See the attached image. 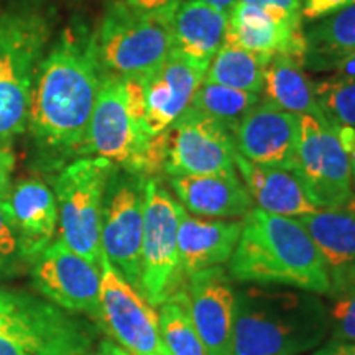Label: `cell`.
<instances>
[{
  "label": "cell",
  "mask_w": 355,
  "mask_h": 355,
  "mask_svg": "<svg viewBox=\"0 0 355 355\" xmlns=\"http://www.w3.org/2000/svg\"><path fill=\"white\" fill-rule=\"evenodd\" d=\"M242 225L243 222L235 219H198L186 211L178 229V250L186 278L211 266L227 263L241 239Z\"/></svg>",
  "instance_id": "21"
},
{
  "label": "cell",
  "mask_w": 355,
  "mask_h": 355,
  "mask_svg": "<svg viewBox=\"0 0 355 355\" xmlns=\"http://www.w3.org/2000/svg\"><path fill=\"white\" fill-rule=\"evenodd\" d=\"M13 227L24 260H37L53 242L58 225L55 193L40 180H21L8 196Z\"/></svg>",
  "instance_id": "20"
},
{
  "label": "cell",
  "mask_w": 355,
  "mask_h": 355,
  "mask_svg": "<svg viewBox=\"0 0 355 355\" xmlns=\"http://www.w3.org/2000/svg\"><path fill=\"white\" fill-rule=\"evenodd\" d=\"M352 6V0H303L301 3V19L316 21Z\"/></svg>",
  "instance_id": "33"
},
{
  "label": "cell",
  "mask_w": 355,
  "mask_h": 355,
  "mask_svg": "<svg viewBox=\"0 0 355 355\" xmlns=\"http://www.w3.org/2000/svg\"><path fill=\"white\" fill-rule=\"evenodd\" d=\"M242 222L241 239L229 260L230 278L329 296V273L298 219L254 207Z\"/></svg>",
  "instance_id": "2"
},
{
  "label": "cell",
  "mask_w": 355,
  "mask_h": 355,
  "mask_svg": "<svg viewBox=\"0 0 355 355\" xmlns=\"http://www.w3.org/2000/svg\"><path fill=\"white\" fill-rule=\"evenodd\" d=\"M146 178L115 166L104 193L102 255L139 291Z\"/></svg>",
  "instance_id": "9"
},
{
  "label": "cell",
  "mask_w": 355,
  "mask_h": 355,
  "mask_svg": "<svg viewBox=\"0 0 355 355\" xmlns=\"http://www.w3.org/2000/svg\"><path fill=\"white\" fill-rule=\"evenodd\" d=\"M114 168V163L101 157L78 158L58 173L53 184L60 241L97 266L102 257L104 193Z\"/></svg>",
  "instance_id": "8"
},
{
  "label": "cell",
  "mask_w": 355,
  "mask_h": 355,
  "mask_svg": "<svg viewBox=\"0 0 355 355\" xmlns=\"http://www.w3.org/2000/svg\"><path fill=\"white\" fill-rule=\"evenodd\" d=\"M199 2H204V3H207V6L219 8V10L229 12L230 8H232L235 3L239 2V0H199Z\"/></svg>",
  "instance_id": "40"
},
{
  "label": "cell",
  "mask_w": 355,
  "mask_h": 355,
  "mask_svg": "<svg viewBox=\"0 0 355 355\" xmlns=\"http://www.w3.org/2000/svg\"><path fill=\"white\" fill-rule=\"evenodd\" d=\"M101 319L115 343L132 355H163L168 350L153 306L101 257Z\"/></svg>",
  "instance_id": "11"
},
{
  "label": "cell",
  "mask_w": 355,
  "mask_h": 355,
  "mask_svg": "<svg viewBox=\"0 0 355 355\" xmlns=\"http://www.w3.org/2000/svg\"><path fill=\"white\" fill-rule=\"evenodd\" d=\"M50 26H53L50 13L38 7L0 10V68L21 44Z\"/></svg>",
  "instance_id": "29"
},
{
  "label": "cell",
  "mask_w": 355,
  "mask_h": 355,
  "mask_svg": "<svg viewBox=\"0 0 355 355\" xmlns=\"http://www.w3.org/2000/svg\"><path fill=\"white\" fill-rule=\"evenodd\" d=\"M329 329V311L314 293L252 283L235 291L232 355H300Z\"/></svg>",
  "instance_id": "3"
},
{
  "label": "cell",
  "mask_w": 355,
  "mask_h": 355,
  "mask_svg": "<svg viewBox=\"0 0 355 355\" xmlns=\"http://www.w3.org/2000/svg\"><path fill=\"white\" fill-rule=\"evenodd\" d=\"M15 168V153L10 146L0 148V201H7L12 191V171Z\"/></svg>",
  "instance_id": "35"
},
{
  "label": "cell",
  "mask_w": 355,
  "mask_h": 355,
  "mask_svg": "<svg viewBox=\"0 0 355 355\" xmlns=\"http://www.w3.org/2000/svg\"><path fill=\"white\" fill-rule=\"evenodd\" d=\"M352 3H355V0H352Z\"/></svg>",
  "instance_id": "42"
},
{
  "label": "cell",
  "mask_w": 355,
  "mask_h": 355,
  "mask_svg": "<svg viewBox=\"0 0 355 355\" xmlns=\"http://www.w3.org/2000/svg\"><path fill=\"white\" fill-rule=\"evenodd\" d=\"M184 212L159 178H146L139 293L153 308L186 291L188 278L178 250V229Z\"/></svg>",
  "instance_id": "7"
},
{
  "label": "cell",
  "mask_w": 355,
  "mask_h": 355,
  "mask_svg": "<svg viewBox=\"0 0 355 355\" xmlns=\"http://www.w3.org/2000/svg\"><path fill=\"white\" fill-rule=\"evenodd\" d=\"M102 76L94 30L81 20L71 21L40 61L26 127L51 159L84 157Z\"/></svg>",
  "instance_id": "1"
},
{
  "label": "cell",
  "mask_w": 355,
  "mask_h": 355,
  "mask_svg": "<svg viewBox=\"0 0 355 355\" xmlns=\"http://www.w3.org/2000/svg\"><path fill=\"white\" fill-rule=\"evenodd\" d=\"M163 355H171V354H170V352H166V354H163Z\"/></svg>",
  "instance_id": "41"
},
{
  "label": "cell",
  "mask_w": 355,
  "mask_h": 355,
  "mask_svg": "<svg viewBox=\"0 0 355 355\" xmlns=\"http://www.w3.org/2000/svg\"><path fill=\"white\" fill-rule=\"evenodd\" d=\"M329 327L332 339L355 343V282L329 295Z\"/></svg>",
  "instance_id": "31"
},
{
  "label": "cell",
  "mask_w": 355,
  "mask_h": 355,
  "mask_svg": "<svg viewBox=\"0 0 355 355\" xmlns=\"http://www.w3.org/2000/svg\"><path fill=\"white\" fill-rule=\"evenodd\" d=\"M94 327L48 300L0 290V355H87Z\"/></svg>",
  "instance_id": "4"
},
{
  "label": "cell",
  "mask_w": 355,
  "mask_h": 355,
  "mask_svg": "<svg viewBox=\"0 0 355 355\" xmlns=\"http://www.w3.org/2000/svg\"><path fill=\"white\" fill-rule=\"evenodd\" d=\"M166 176L214 175L237 171L235 144L227 128L211 115L189 105L165 130Z\"/></svg>",
  "instance_id": "10"
},
{
  "label": "cell",
  "mask_w": 355,
  "mask_h": 355,
  "mask_svg": "<svg viewBox=\"0 0 355 355\" xmlns=\"http://www.w3.org/2000/svg\"><path fill=\"white\" fill-rule=\"evenodd\" d=\"M97 355H132V354L127 352L122 345L114 344L112 340H104V343H101L99 345Z\"/></svg>",
  "instance_id": "39"
},
{
  "label": "cell",
  "mask_w": 355,
  "mask_h": 355,
  "mask_svg": "<svg viewBox=\"0 0 355 355\" xmlns=\"http://www.w3.org/2000/svg\"><path fill=\"white\" fill-rule=\"evenodd\" d=\"M158 327L171 355H207L186 304V291L158 306Z\"/></svg>",
  "instance_id": "28"
},
{
  "label": "cell",
  "mask_w": 355,
  "mask_h": 355,
  "mask_svg": "<svg viewBox=\"0 0 355 355\" xmlns=\"http://www.w3.org/2000/svg\"><path fill=\"white\" fill-rule=\"evenodd\" d=\"M321 254L331 293L355 282V209L331 207L296 217Z\"/></svg>",
  "instance_id": "17"
},
{
  "label": "cell",
  "mask_w": 355,
  "mask_h": 355,
  "mask_svg": "<svg viewBox=\"0 0 355 355\" xmlns=\"http://www.w3.org/2000/svg\"><path fill=\"white\" fill-rule=\"evenodd\" d=\"M260 102V94L241 91L216 83H204L196 91L191 105L219 121L232 133L250 109Z\"/></svg>",
  "instance_id": "26"
},
{
  "label": "cell",
  "mask_w": 355,
  "mask_h": 355,
  "mask_svg": "<svg viewBox=\"0 0 355 355\" xmlns=\"http://www.w3.org/2000/svg\"><path fill=\"white\" fill-rule=\"evenodd\" d=\"M235 150L248 162L291 171L300 139V115L261 101L232 132Z\"/></svg>",
  "instance_id": "14"
},
{
  "label": "cell",
  "mask_w": 355,
  "mask_h": 355,
  "mask_svg": "<svg viewBox=\"0 0 355 355\" xmlns=\"http://www.w3.org/2000/svg\"><path fill=\"white\" fill-rule=\"evenodd\" d=\"M20 255L19 241L13 227L12 211L8 201H0V278L15 272Z\"/></svg>",
  "instance_id": "32"
},
{
  "label": "cell",
  "mask_w": 355,
  "mask_h": 355,
  "mask_svg": "<svg viewBox=\"0 0 355 355\" xmlns=\"http://www.w3.org/2000/svg\"><path fill=\"white\" fill-rule=\"evenodd\" d=\"M268 58L241 46L227 33L220 50L207 68L204 83H216L241 91L260 94L263 87V68Z\"/></svg>",
  "instance_id": "25"
},
{
  "label": "cell",
  "mask_w": 355,
  "mask_h": 355,
  "mask_svg": "<svg viewBox=\"0 0 355 355\" xmlns=\"http://www.w3.org/2000/svg\"><path fill=\"white\" fill-rule=\"evenodd\" d=\"M314 94L322 114L332 123L355 128V78L334 74L314 83Z\"/></svg>",
  "instance_id": "30"
},
{
  "label": "cell",
  "mask_w": 355,
  "mask_h": 355,
  "mask_svg": "<svg viewBox=\"0 0 355 355\" xmlns=\"http://www.w3.org/2000/svg\"><path fill=\"white\" fill-rule=\"evenodd\" d=\"M51 33L53 26L35 35L0 68V148L10 145L28 127L35 78Z\"/></svg>",
  "instance_id": "15"
},
{
  "label": "cell",
  "mask_w": 355,
  "mask_h": 355,
  "mask_svg": "<svg viewBox=\"0 0 355 355\" xmlns=\"http://www.w3.org/2000/svg\"><path fill=\"white\" fill-rule=\"evenodd\" d=\"M291 173L298 178L309 201L318 207L322 186V137L321 123L313 115H300L298 148Z\"/></svg>",
  "instance_id": "27"
},
{
  "label": "cell",
  "mask_w": 355,
  "mask_h": 355,
  "mask_svg": "<svg viewBox=\"0 0 355 355\" xmlns=\"http://www.w3.org/2000/svg\"><path fill=\"white\" fill-rule=\"evenodd\" d=\"M241 2L254 3V6L260 7L273 6L282 8V10L290 13V15L301 17V3H303V0H241Z\"/></svg>",
  "instance_id": "37"
},
{
  "label": "cell",
  "mask_w": 355,
  "mask_h": 355,
  "mask_svg": "<svg viewBox=\"0 0 355 355\" xmlns=\"http://www.w3.org/2000/svg\"><path fill=\"white\" fill-rule=\"evenodd\" d=\"M32 278L37 290L51 303L69 313L101 319V268L60 239L35 260Z\"/></svg>",
  "instance_id": "12"
},
{
  "label": "cell",
  "mask_w": 355,
  "mask_h": 355,
  "mask_svg": "<svg viewBox=\"0 0 355 355\" xmlns=\"http://www.w3.org/2000/svg\"><path fill=\"white\" fill-rule=\"evenodd\" d=\"M206 71L170 53L155 73L140 79L145 91V130L150 137L165 132L189 107Z\"/></svg>",
  "instance_id": "16"
},
{
  "label": "cell",
  "mask_w": 355,
  "mask_h": 355,
  "mask_svg": "<svg viewBox=\"0 0 355 355\" xmlns=\"http://www.w3.org/2000/svg\"><path fill=\"white\" fill-rule=\"evenodd\" d=\"M304 68L334 71L355 50V3L304 26Z\"/></svg>",
  "instance_id": "24"
},
{
  "label": "cell",
  "mask_w": 355,
  "mask_h": 355,
  "mask_svg": "<svg viewBox=\"0 0 355 355\" xmlns=\"http://www.w3.org/2000/svg\"><path fill=\"white\" fill-rule=\"evenodd\" d=\"M94 40L101 68L119 78L145 79L171 53L170 21L133 10L123 0L109 3Z\"/></svg>",
  "instance_id": "6"
},
{
  "label": "cell",
  "mask_w": 355,
  "mask_h": 355,
  "mask_svg": "<svg viewBox=\"0 0 355 355\" xmlns=\"http://www.w3.org/2000/svg\"><path fill=\"white\" fill-rule=\"evenodd\" d=\"M311 355H355V343L332 339Z\"/></svg>",
  "instance_id": "36"
},
{
  "label": "cell",
  "mask_w": 355,
  "mask_h": 355,
  "mask_svg": "<svg viewBox=\"0 0 355 355\" xmlns=\"http://www.w3.org/2000/svg\"><path fill=\"white\" fill-rule=\"evenodd\" d=\"M97 155L115 166L144 178L163 173L166 133L150 137L128 105L123 78L104 73L91 122L84 157Z\"/></svg>",
  "instance_id": "5"
},
{
  "label": "cell",
  "mask_w": 355,
  "mask_h": 355,
  "mask_svg": "<svg viewBox=\"0 0 355 355\" xmlns=\"http://www.w3.org/2000/svg\"><path fill=\"white\" fill-rule=\"evenodd\" d=\"M334 74L343 78H355V50L339 61V64L334 69Z\"/></svg>",
  "instance_id": "38"
},
{
  "label": "cell",
  "mask_w": 355,
  "mask_h": 355,
  "mask_svg": "<svg viewBox=\"0 0 355 355\" xmlns=\"http://www.w3.org/2000/svg\"><path fill=\"white\" fill-rule=\"evenodd\" d=\"M229 30V12L199 0H184L170 20L171 53L206 71Z\"/></svg>",
  "instance_id": "19"
},
{
  "label": "cell",
  "mask_w": 355,
  "mask_h": 355,
  "mask_svg": "<svg viewBox=\"0 0 355 355\" xmlns=\"http://www.w3.org/2000/svg\"><path fill=\"white\" fill-rule=\"evenodd\" d=\"M234 163L259 209L286 217H300L318 209L291 171L257 165L239 152H235Z\"/></svg>",
  "instance_id": "22"
},
{
  "label": "cell",
  "mask_w": 355,
  "mask_h": 355,
  "mask_svg": "<svg viewBox=\"0 0 355 355\" xmlns=\"http://www.w3.org/2000/svg\"><path fill=\"white\" fill-rule=\"evenodd\" d=\"M186 304L207 355H232L235 290L222 266H211L186 279Z\"/></svg>",
  "instance_id": "13"
},
{
  "label": "cell",
  "mask_w": 355,
  "mask_h": 355,
  "mask_svg": "<svg viewBox=\"0 0 355 355\" xmlns=\"http://www.w3.org/2000/svg\"><path fill=\"white\" fill-rule=\"evenodd\" d=\"M303 69L285 55L270 58L263 68L261 101L296 115H322L314 94V83Z\"/></svg>",
  "instance_id": "23"
},
{
  "label": "cell",
  "mask_w": 355,
  "mask_h": 355,
  "mask_svg": "<svg viewBox=\"0 0 355 355\" xmlns=\"http://www.w3.org/2000/svg\"><path fill=\"white\" fill-rule=\"evenodd\" d=\"M168 184L181 206L193 214L239 219L254 209V201L237 171L168 176Z\"/></svg>",
  "instance_id": "18"
},
{
  "label": "cell",
  "mask_w": 355,
  "mask_h": 355,
  "mask_svg": "<svg viewBox=\"0 0 355 355\" xmlns=\"http://www.w3.org/2000/svg\"><path fill=\"white\" fill-rule=\"evenodd\" d=\"M133 10L170 21L184 0H123Z\"/></svg>",
  "instance_id": "34"
}]
</instances>
